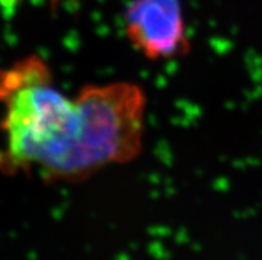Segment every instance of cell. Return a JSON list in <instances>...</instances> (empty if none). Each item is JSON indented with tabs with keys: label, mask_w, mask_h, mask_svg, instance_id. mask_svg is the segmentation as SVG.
<instances>
[{
	"label": "cell",
	"mask_w": 262,
	"mask_h": 260,
	"mask_svg": "<svg viewBox=\"0 0 262 260\" xmlns=\"http://www.w3.org/2000/svg\"><path fill=\"white\" fill-rule=\"evenodd\" d=\"M75 99L79 109L75 134L40 170L50 181H83L106 166L130 161L141 148L145 99L136 85L91 86Z\"/></svg>",
	"instance_id": "obj_1"
},
{
	"label": "cell",
	"mask_w": 262,
	"mask_h": 260,
	"mask_svg": "<svg viewBox=\"0 0 262 260\" xmlns=\"http://www.w3.org/2000/svg\"><path fill=\"white\" fill-rule=\"evenodd\" d=\"M7 165L41 170L70 142L79 122L76 99H70L53 83L39 59H28L3 73Z\"/></svg>",
	"instance_id": "obj_2"
},
{
	"label": "cell",
	"mask_w": 262,
	"mask_h": 260,
	"mask_svg": "<svg viewBox=\"0 0 262 260\" xmlns=\"http://www.w3.org/2000/svg\"><path fill=\"white\" fill-rule=\"evenodd\" d=\"M125 20L128 37L148 59H172L188 50L179 0H135Z\"/></svg>",
	"instance_id": "obj_3"
}]
</instances>
